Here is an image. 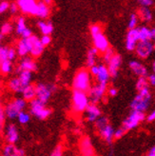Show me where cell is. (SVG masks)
Segmentation results:
<instances>
[{"instance_id":"1","label":"cell","mask_w":155,"mask_h":156,"mask_svg":"<svg viewBox=\"0 0 155 156\" xmlns=\"http://www.w3.org/2000/svg\"><path fill=\"white\" fill-rule=\"evenodd\" d=\"M151 101V92L149 88L144 89L135 95L130 103L131 111L145 112L149 108Z\"/></svg>"},{"instance_id":"2","label":"cell","mask_w":155,"mask_h":156,"mask_svg":"<svg viewBox=\"0 0 155 156\" xmlns=\"http://www.w3.org/2000/svg\"><path fill=\"white\" fill-rule=\"evenodd\" d=\"M73 90L89 92L91 88V74L86 69H81L76 73L72 81Z\"/></svg>"},{"instance_id":"3","label":"cell","mask_w":155,"mask_h":156,"mask_svg":"<svg viewBox=\"0 0 155 156\" xmlns=\"http://www.w3.org/2000/svg\"><path fill=\"white\" fill-rule=\"evenodd\" d=\"M94 124H95V128L98 131L100 137L107 143H111L114 139L115 129L111 125L110 121H108L107 117L101 116Z\"/></svg>"},{"instance_id":"4","label":"cell","mask_w":155,"mask_h":156,"mask_svg":"<svg viewBox=\"0 0 155 156\" xmlns=\"http://www.w3.org/2000/svg\"><path fill=\"white\" fill-rule=\"evenodd\" d=\"M90 105V101L87 92L73 90L72 96V108L74 113H82L86 112Z\"/></svg>"},{"instance_id":"5","label":"cell","mask_w":155,"mask_h":156,"mask_svg":"<svg viewBox=\"0 0 155 156\" xmlns=\"http://www.w3.org/2000/svg\"><path fill=\"white\" fill-rule=\"evenodd\" d=\"M27 106V101L23 98H15L11 103H9L5 108V114L8 118L14 119L17 118L18 114L21 112H24Z\"/></svg>"},{"instance_id":"6","label":"cell","mask_w":155,"mask_h":156,"mask_svg":"<svg viewBox=\"0 0 155 156\" xmlns=\"http://www.w3.org/2000/svg\"><path fill=\"white\" fill-rule=\"evenodd\" d=\"M30 112L33 116L40 120H45L51 115V111L46 107V104L42 103L38 99H34L30 102Z\"/></svg>"},{"instance_id":"7","label":"cell","mask_w":155,"mask_h":156,"mask_svg":"<svg viewBox=\"0 0 155 156\" xmlns=\"http://www.w3.org/2000/svg\"><path fill=\"white\" fill-rule=\"evenodd\" d=\"M146 114L145 112H137V111H131L130 113L128 115L127 118L123 122V129L127 130L133 129L137 128L140 123H142L146 119Z\"/></svg>"},{"instance_id":"8","label":"cell","mask_w":155,"mask_h":156,"mask_svg":"<svg viewBox=\"0 0 155 156\" xmlns=\"http://www.w3.org/2000/svg\"><path fill=\"white\" fill-rule=\"evenodd\" d=\"M35 89H36V99L41 101L44 104H47L55 88L52 85L39 83L35 86Z\"/></svg>"},{"instance_id":"9","label":"cell","mask_w":155,"mask_h":156,"mask_svg":"<svg viewBox=\"0 0 155 156\" xmlns=\"http://www.w3.org/2000/svg\"><path fill=\"white\" fill-rule=\"evenodd\" d=\"M107 86L106 85H102V84H95L93 85L92 87L90 88L88 95H89V98H90V104H98L100 101H101L106 92L107 91Z\"/></svg>"},{"instance_id":"10","label":"cell","mask_w":155,"mask_h":156,"mask_svg":"<svg viewBox=\"0 0 155 156\" xmlns=\"http://www.w3.org/2000/svg\"><path fill=\"white\" fill-rule=\"evenodd\" d=\"M154 51L155 46L152 41H139L134 51L140 59H146L154 52Z\"/></svg>"},{"instance_id":"11","label":"cell","mask_w":155,"mask_h":156,"mask_svg":"<svg viewBox=\"0 0 155 156\" xmlns=\"http://www.w3.org/2000/svg\"><path fill=\"white\" fill-rule=\"evenodd\" d=\"M18 5L19 10L25 14L30 15H37V10H38V2L34 0H18L16 2Z\"/></svg>"},{"instance_id":"12","label":"cell","mask_w":155,"mask_h":156,"mask_svg":"<svg viewBox=\"0 0 155 156\" xmlns=\"http://www.w3.org/2000/svg\"><path fill=\"white\" fill-rule=\"evenodd\" d=\"M92 43H93V48L98 51V52H105L111 48L110 42H108L106 35L101 33L95 35H92Z\"/></svg>"},{"instance_id":"13","label":"cell","mask_w":155,"mask_h":156,"mask_svg":"<svg viewBox=\"0 0 155 156\" xmlns=\"http://www.w3.org/2000/svg\"><path fill=\"white\" fill-rule=\"evenodd\" d=\"M139 41H140V39H139L138 28L134 30H129V32L126 35V42H125L126 49L129 51H135V48Z\"/></svg>"},{"instance_id":"14","label":"cell","mask_w":155,"mask_h":156,"mask_svg":"<svg viewBox=\"0 0 155 156\" xmlns=\"http://www.w3.org/2000/svg\"><path fill=\"white\" fill-rule=\"evenodd\" d=\"M28 39L30 44V54H32V56L33 57L40 56L45 49V47L41 43L40 38H38L36 35H33Z\"/></svg>"},{"instance_id":"15","label":"cell","mask_w":155,"mask_h":156,"mask_svg":"<svg viewBox=\"0 0 155 156\" xmlns=\"http://www.w3.org/2000/svg\"><path fill=\"white\" fill-rule=\"evenodd\" d=\"M80 151L82 156H95V151L90 141V138L85 136L80 140Z\"/></svg>"},{"instance_id":"16","label":"cell","mask_w":155,"mask_h":156,"mask_svg":"<svg viewBox=\"0 0 155 156\" xmlns=\"http://www.w3.org/2000/svg\"><path fill=\"white\" fill-rule=\"evenodd\" d=\"M129 69L138 77H148V69L139 60H131L129 63Z\"/></svg>"},{"instance_id":"17","label":"cell","mask_w":155,"mask_h":156,"mask_svg":"<svg viewBox=\"0 0 155 156\" xmlns=\"http://www.w3.org/2000/svg\"><path fill=\"white\" fill-rule=\"evenodd\" d=\"M121 65H122V56L120 55V54L115 53L113 55V57L107 64V67L108 69V72H110V74L111 77L117 76Z\"/></svg>"},{"instance_id":"18","label":"cell","mask_w":155,"mask_h":156,"mask_svg":"<svg viewBox=\"0 0 155 156\" xmlns=\"http://www.w3.org/2000/svg\"><path fill=\"white\" fill-rule=\"evenodd\" d=\"M85 113H86V119L89 123H95L102 116L101 110L96 104H90Z\"/></svg>"},{"instance_id":"19","label":"cell","mask_w":155,"mask_h":156,"mask_svg":"<svg viewBox=\"0 0 155 156\" xmlns=\"http://www.w3.org/2000/svg\"><path fill=\"white\" fill-rule=\"evenodd\" d=\"M36 69H37V65L35 63V61L30 57H24L20 61L17 71L19 73L22 71H27V72L33 73V72H35Z\"/></svg>"},{"instance_id":"20","label":"cell","mask_w":155,"mask_h":156,"mask_svg":"<svg viewBox=\"0 0 155 156\" xmlns=\"http://www.w3.org/2000/svg\"><path fill=\"white\" fill-rule=\"evenodd\" d=\"M19 134L17 128L14 124H9L6 129V140L9 144L14 145L18 141Z\"/></svg>"},{"instance_id":"21","label":"cell","mask_w":155,"mask_h":156,"mask_svg":"<svg viewBox=\"0 0 155 156\" xmlns=\"http://www.w3.org/2000/svg\"><path fill=\"white\" fill-rule=\"evenodd\" d=\"M95 77H96V80H97L98 84L107 86V83H108V81H110V78L111 76L110 74V72H108L107 67L104 64H100L99 65V72Z\"/></svg>"},{"instance_id":"22","label":"cell","mask_w":155,"mask_h":156,"mask_svg":"<svg viewBox=\"0 0 155 156\" xmlns=\"http://www.w3.org/2000/svg\"><path fill=\"white\" fill-rule=\"evenodd\" d=\"M16 51L19 56L23 58L27 57L28 54L30 53V44L29 39H24V38L20 39L16 46Z\"/></svg>"},{"instance_id":"23","label":"cell","mask_w":155,"mask_h":156,"mask_svg":"<svg viewBox=\"0 0 155 156\" xmlns=\"http://www.w3.org/2000/svg\"><path fill=\"white\" fill-rule=\"evenodd\" d=\"M2 156H25V151L16 146L8 144L4 147Z\"/></svg>"},{"instance_id":"24","label":"cell","mask_w":155,"mask_h":156,"mask_svg":"<svg viewBox=\"0 0 155 156\" xmlns=\"http://www.w3.org/2000/svg\"><path fill=\"white\" fill-rule=\"evenodd\" d=\"M22 95H23V99L29 101V102H32L33 100H34L36 98V89L35 86L33 85H29L27 87L24 88L22 91Z\"/></svg>"},{"instance_id":"25","label":"cell","mask_w":155,"mask_h":156,"mask_svg":"<svg viewBox=\"0 0 155 156\" xmlns=\"http://www.w3.org/2000/svg\"><path fill=\"white\" fill-rule=\"evenodd\" d=\"M37 26L43 35H51V34L53 32V26L50 21L39 20L37 22Z\"/></svg>"},{"instance_id":"26","label":"cell","mask_w":155,"mask_h":156,"mask_svg":"<svg viewBox=\"0 0 155 156\" xmlns=\"http://www.w3.org/2000/svg\"><path fill=\"white\" fill-rule=\"evenodd\" d=\"M139 33V39L140 41H151L152 37V32L151 29H150L146 26H141L138 28Z\"/></svg>"},{"instance_id":"27","label":"cell","mask_w":155,"mask_h":156,"mask_svg":"<svg viewBox=\"0 0 155 156\" xmlns=\"http://www.w3.org/2000/svg\"><path fill=\"white\" fill-rule=\"evenodd\" d=\"M51 13L50 6L45 3V1L38 2V10H37V17L39 18H47Z\"/></svg>"},{"instance_id":"28","label":"cell","mask_w":155,"mask_h":156,"mask_svg":"<svg viewBox=\"0 0 155 156\" xmlns=\"http://www.w3.org/2000/svg\"><path fill=\"white\" fill-rule=\"evenodd\" d=\"M97 55H98V51L96 49H94L93 47H92V48H90L88 51V52H87V58H86L87 67L91 68L92 66L96 65Z\"/></svg>"},{"instance_id":"29","label":"cell","mask_w":155,"mask_h":156,"mask_svg":"<svg viewBox=\"0 0 155 156\" xmlns=\"http://www.w3.org/2000/svg\"><path fill=\"white\" fill-rule=\"evenodd\" d=\"M8 87L13 92H22L25 88L18 77H14L12 79H11L9 81V84H8Z\"/></svg>"},{"instance_id":"30","label":"cell","mask_w":155,"mask_h":156,"mask_svg":"<svg viewBox=\"0 0 155 156\" xmlns=\"http://www.w3.org/2000/svg\"><path fill=\"white\" fill-rule=\"evenodd\" d=\"M138 16L142 21L145 22H150L152 20L153 14L152 12L150 11V8H145V7H140V9L138 10Z\"/></svg>"},{"instance_id":"31","label":"cell","mask_w":155,"mask_h":156,"mask_svg":"<svg viewBox=\"0 0 155 156\" xmlns=\"http://www.w3.org/2000/svg\"><path fill=\"white\" fill-rule=\"evenodd\" d=\"M28 29L29 28L27 27L25 18L22 17V16L18 17L17 20H16V27H15V30H16V34L22 36Z\"/></svg>"},{"instance_id":"32","label":"cell","mask_w":155,"mask_h":156,"mask_svg":"<svg viewBox=\"0 0 155 156\" xmlns=\"http://www.w3.org/2000/svg\"><path fill=\"white\" fill-rule=\"evenodd\" d=\"M18 78L20 79V81L22 82V84L24 85V87H27V86L30 85V82H32L33 73H30V72L22 71V72L19 73Z\"/></svg>"},{"instance_id":"33","label":"cell","mask_w":155,"mask_h":156,"mask_svg":"<svg viewBox=\"0 0 155 156\" xmlns=\"http://www.w3.org/2000/svg\"><path fill=\"white\" fill-rule=\"evenodd\" d=\"M139 16L137 13H131L129 15V18L128 21V28L129 30H134L137 29L138 23H139Z\"/></svg>"},{"instance_id":"34","label":"cell","mask_w":155,"mask_h":156,"mask_svg":"<svg viewBox=\"0 0 155 156\" xmlns=\"http://www.w3.org/2000/svg\"><path fill=\"white\" fill-rule=\"evenodd\" d=\"M12 71V63L10 60H5L0 64V72L3 74H9Z\"/></svg>"},{"instance_id":"35","label":"cell","mask_w":155,"mask_h":156,"mask_svg":"<svg viewBox=\"0 0 155 156\" xmlns=\"http://www.w3.org/2000/svg\"><path fill=\"white\" fill-rule=\"evenodd\" d=\"M149 85L150 84L148 81V77H138V79L136 81V89L138 91L149 88Z\"/></svg>"},{"instance_id":"36","label":"cell","mask_w":155,"mask_h":156,"mask_svg":"<svg viewBox=\"0 0 155 156\" xmlns=\"http://www.w3.org/2000/svg\"><path fill=\"white\" fill-rule=\"evenodd\" d=\"M13 30V27L12 25V23L10 22H5L4 24L1 26V29H0V34L2 35H6V34H10Z\"/></svg>"},{"instance_id":"37","label":"cell","mask_w":155,"mask_h":156,"mask_svg":"<svg viewBox=\"0 0 155 156\" xmlns=\"http://www.w3.org/2000/svg\"><path fill=\"white\" fill-rule=\"evenodd\" d=\"M18 122L22 125H25V124H28L30 120V113L26 112H21L19 114H18Z\"/></svg>"},{"instance_id":"38","label":"cell","mask_w":155,"mask_h":156,"mask_svg":"<svg viewBox=\"0 0 155 156\" xmlns=\"http://www.w3.org/2000/svg\"><path fill=\"white\" fill-rule=\"evenodd\" d=\"M9 49L8 47L0 45V61L3 62L5 60H8V53H9Z\"/></svg>"},{"instance_id":"39","label":"cell","mask_w":155,"mask_h":156,"mask_svg":"<svg viewBox=\"0 0 155 156\" xmlns=\"http://www.w3.org/2000/svg\"><path fill=\"white\" fill-rule=\"evenodd\" d=\"M90 33L91 36L98 34H101V33H103L102 27L98 24H92L90 28Z\"/></svg>"},{"instance_id":"40","label":"cell","mask_w":155,"mask_h":156,"mask_svg":"<svg viewBox=\"0 0 155 156\" xmlns=\"http://www.w3.org/2000/svg\"><path fill=\"white\" fill-rule=\"evenodd\" d=\"M115 54V52H114V51L112 50V49H108L107 51H106L104 53H103V59H104V61H105V63H108L110 62V60L113 57V55Z\"/></svg>"},{"instance_id":"41","label":"cell","mask_w":155,"mask_h":156,"mask_svg":"<svg viewBox=\"0 0 155 156\" xmlns=\"http://www.w3.org/2000/svg\"><path fill=\"white\" fill-rule=\"evenodd\" d=\"M51 156H63V147L61 145H58L54 147V150L51 153Z\"/></svg>"},{"instance_id":"42","label":"cell","mask_w":155,"mask_h":156,"mask_svg":"<svg viewBox=\"0 0 155 156\" xmlns=\"http://www.w3.org/2000/svg\"><path fill=\"white\" fill-rule=\"evenodd\" d=\"M10 3L8 1H2L0 2V13H4L8 10H10Z\"/></svg>"},{"instance_id":"43","label":"cell","mask_w":155,"mask_h":156,"mask_svg":"<svg viewBox=\"0 0 155 156\" xmlns=\"http://www.w3.org/2000/svg\"><path fill=\"white\" fill-rule=\"evenodd\" d=\"M126 133V130L124 129L123 128H119L117 129H115L114 132V139H120L124 136V134Z\"/></svg>"},{"instance_id":"44","label":"cell","mask_w":155,"mask_h":156,"mask_svg":"<svg viewBox=\"0 0 155 156\" xmlns=\"http://www.w3.org/2000/svg\"><path fill=\"white\" fill-rule=\"evenodd\" d=\"M40 40H41V43L43 44V46L46 47V46H48V45L51 44V35H42V37L40 38Z\"/></svg>"},{"instance_id":"45","label":"cell","mask_w":155,"mask_h":156,"mask_svg":"<svg viewBox=\"0 0 155 156\" xmlns=\"http://www.w3.org/2000/svg\"><path fill=\"white\" fill-rule=\"evenodd\" d=\"M16 49H13V48H10L9 49V53H8V60L12 61L15 57H16Z\"/></svg>"},{"instance_id":"46","label":"cell","mask_w":155,"mask_h":156,"mask_svg":"<svg viewBox=\"0 0 155 156\" xmlns=\"http://www.w3.org/2000/svg\"><path fill=\"white\" fill-rule=\"evenodd\" d=\"M138 3L140 4L141 7H145V8H150V6L153 5L152 0H139Z\"/></svg>"},{"instance_id":"47","label":"cell","mask_w":155,"mask_h":156,"mask_svg":"<svg viewBox=\"0 0 155 156\" xmlns=\"http://www.w3.org/2000/svg\"><path fill=\"white\" fill-rule=\"evenodd\" d=\"M107 94L108 96H111V97H114L117 95V93H118V90L114 88V87H111L110 89H107Z\"/></svg>"},{"instance_id":"48","label":"cell","mask_w":155,"mask_h":156,"mask_svg":"<svg viewBox=\"0 0 155 156\" xmlns=\"http://www.w3.org/2000/svg\"><path fill=\"white\" fill-rule=\"evenodd\" d=\"M19 10V8H18V5H17V3H11V5H10V12H11V13H12V14H15L17 12V11Z\"/></svg>"},{"instance_id":"49","label":"cell","mask_w":155,"mask_h":156,"mask_svg":"<svg viewBox=\"0 0 155 156\" xmlns=\"http://www.w3.org/2000/svg\"><path fill=\"white\" fill-rule=\"evenodd\" d=\"M99 72V65H94L91 68H90V73L92 76H96Z\"/></svg>"},{"instance_id":"50","label":"cell","mask_w":155,"mask_h":156,"mask_svg":"<svg viewBox=\"0 0 155 156\" xmlns=\"http://www.w3.org/2000/svg\"><path fill=\"white\" fill-rule=\"evenodd\" d=\"M146 119L148 120V122H154L155 121V110L151 111L148 114V116L146 117Z\"/></svg>"},{"instance_id":"51","label":"cell","mask_w":155,"mask_h":156,"mask_svg":"<svg viewBox=\"0 0 155 156\" xmlns=\"http://www.w3.org/2000/svg\"><path fill=\"white\" fill-rule=\"evenodd\" d=\"M149 84L151 86H155V73H151L148 76Z\"/></svg>"},{"instance_id":"52","label":"cell","mask_w":155,"mask_h":156,"mask_svg":"<svg viewBox=\"0 0 155 156\" xmlns=\"http://www.w3.org/2000/svg\"><path fill=\"white\" fill-rule=\"evenodd\" d=\"M5 117H6L5 111L2 110V108H0V124H3V122H4V120H5Z\"/></svg>"},{"instance_id":"53","label":"cell","mask_w":155,"mask_h":156,"mask_svg":"<svg viewBox=\"0 0 155 156\" xmlns=\"http://www.w3.org/2000/svg\"><path fill=\"white\" fill-rule=\"evenodd\" d=\"M145 156H155V146H154V147H152L151 149L149 151V152L146 153Z\"/></svg>"},{"instance_id":"54","label":"cell","mask_w":155,"mask_h":156,"mask_svg":"<svg viewBox=\"0 0 155 156\" xmlns=\"http://www.w3.org/2000/svg\"><path fill=\"white\" fill-rule=\"evenodd\" d=\"M151 32H152V37H151V41H152V43H153V44H154V46H155V28L151 29Z\"/></svg>"},{"instance_id":"55","label":"cell","mask_w":155,"mask_h":156,"mask_svg":"<svg viewBox=\"0 0 155 156\" xmlns=\"http://www.w3.org/2000/svg\"><path fill=\"white\" fill-rule=\"evenodd\" d=\"M152 71H153V73H155V60L152 62Z\"/></svg>"},{"instance_id":"56","label":"cell","mask_w":155,"mask_h":156,"mask_svg":"<svg viewBox=\"0 0 155 156\" xmlns=\"http://www.w3.org/2000/svg\"><path fill=\"white\" fill-rule=\"evenodd\" d=\"M2 38H3V35H2L1 34H0V42L2 41Z\"/></svg>"},{"instance_id":"57","label":"cell","mask_w":155,"mask_h":156,"mask_svg":"<svg viewBox=\"0 0 155 156\" xmlns=\"http://www.w3.org/2000/svg\"><path fill=\"white\" fill-rule=\"evenodd\" d=\"M2 127H3V124H0V131L2 129Z\"/></svg>"},{"instance_id":"58","label":"cell","mask_w":155,"mask_h":156,"mask_svg":"<svg viewBox=\"0 0 155 156\" xmlns=\"http://www.w3.org/2000/svg\"><path fill=\"white\" fill-rule=\"evenodd\" d=\"M0 64H1V61H0Z\"/></svg>"}]
</instances>
